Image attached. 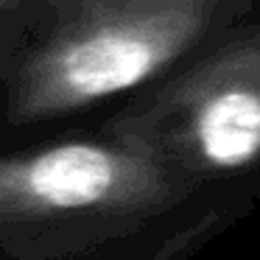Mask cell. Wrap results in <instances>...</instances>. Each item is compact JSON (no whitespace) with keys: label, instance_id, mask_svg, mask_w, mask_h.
<instances>
[{"label":"cell","instance_id":"7a4b0ae2","mask_svg":"<svg viewBox=\"0 0 260 260\" xmlns=\"http://www.w3.org/2000/svg\"><path fill=\"white\" fill-rule=\"evenodd\" d=\"M176 45L179 34L143 23L81 31L31 64L17 92V115L48 118L132 90L157 73Z\"/></svg>","mask_w":260,"mask_h":260},{"label":"cell","instance_id":"3957f363","mask_svg":"<svg viewBox=\"0 0 260 260\" xmlns=\"http://www.w3.org/2000/svg\"><path fill=\"white\" fill-rule=\"evenodd\" d=\"M168 162L230 176L260 162V73L221 70L182 98Z\"/></svg>","mask_w":260,"mask_h":260},{"label":"cell","instance_id":"6da1fadb","mask_svg":"<svg viewBox=\"0 0 260 260\" xmlns=\"http://www.w3.org/2000/svg\"><path fill=\"white\" fill-rule=\"evenodd\" d=\"M185 182L143 140H64L0 157V230L123 218L174 204Z\"/></svg>","mask_w":260,"mask_h":260}]
</instances>
